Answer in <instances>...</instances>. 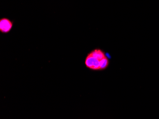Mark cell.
<instances>
[{"instance_id": "cell-1", "label": "cell", "mask_w": 159, "mask_h": 119, "mask_svg": "<svg viewBox=\"0 0 159 119\" xmlns=\"http://www.w3.org/2000/svg\"><path fill=\"white\" fill-rule=\"evenodd\" d=\"M85 65L88 69L93 71L105 70L109 65V60L105 52L100 49H94L87 55Z\"/></svg>"}, {"instance_id": "cell-2", "label": "cell", "mask_w": 159, "mask_h": 119, "mask_svg": "<svg viewBox=\"0 0 159 119\" xmlns=\"http://www.w3.org/2000/svg\"><path fill=\"white\" fill-rule=\"evenodd\" d=\"M13 23L7 18H2L0 19V32L2 33L10 32L13 27Z\"/></svg>"}]
</instances>
